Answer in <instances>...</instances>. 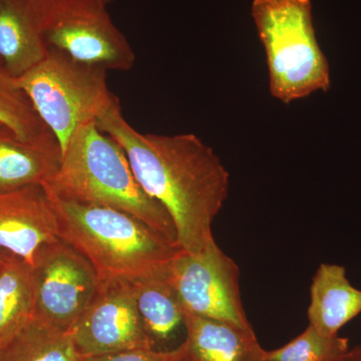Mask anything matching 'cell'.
I'll return each mask as SVG.
<instances>
[{"mask_svg": "<svg viewBox=\"0 0 361 361\" xmlns=\"http://www.w3.org/2000/svg\"><path fill=\"white\" fill-rule=\"evenodd\" d=\"M96 123L122 147L135 179L171 216L179 248L197 254L212 245L213 222L230 188L229 172L214 149L194 134L139 132L120 101Z\"/></svg>", "mask_w": 361, "mask_h": 361, "instance_id": "6da1fadb", "label": "cell"}, {"mask_svg": "<svg viewBox=\"0 0 361 361\" xmlns=\"http://www.w3.org/2000/svg\"><path fill=\"white\" fill-rule=\"evenodd\" d=\"M59 238L92 264L101 281L137 283L169 275L180 249L129 213L47 193Z\"/></svg>", "mask_w": 361, "mask_h": 361, "instance_id": "7a4b0ae2", "label": "cell"}, {"mask_svg": "<svg viewBox=\"0 0 361 361\" xmlns=\"http://www.w3.org/2000/svg\"><path fill=\"white\" fill-rule=\"evenodd\" d=\"M42 186L66 200L129 213L178 245L172 218L135 179L122 147L96 123L75 132L56 174Z\"/></svg>", "mask_w": 361, "mask_h": 361, "instance_id": "3957f363", "label": "cell"}, {"mask_svg": "<svg viewBox=\"0 0 361 361\" xmlns=\"http://www.w3.org/2000/svg\"><path fill=\"white\" fill-rule=\"evenodd\" d=\"M251 16L265 52L271 96L290 104L331 87L311 0H253Z\"/></svg>", "mask_w": 361, "mask_h": 361, "instance_id": "277c9868", "label": "cell"}, {"mask_svg": "<svg viewBox=\"0 0 361 361\" xmlns=\"http://www.w3.org/2000/svg\"><path fill=\"white\" fill-rule=\"evenodd\" d=\"M106 68L49 49L42 61L18 78L61 154L82 126L96 123L118 99L109 89Z\"/></svg>", "mask_w": 361, "mask_h": 361, "instance_id": "5b68a950", "label": "cell"}, {"mask_svg": "<svg viewBox=\"0 0 361 361\" xmlns=\"http://www.w3.org/2000/svg\"><path fill=\"white\" fill-rule=\"evenodd\" d=\"M49 49L106 71H129L135 54L114 23L106 0H26Z\"/></svg>", "mask_w": 361, "mask_h": 361, "instance_id": "8992f818", "label": "cell"}, {"mask_svg": "<svg viewBox=\"0 0 361 361\" xmlns=\"http://www.w3.org/2000/svg\"><path fill=\"white\" fill-rule=\"evenodd\" d=\"M169 280L185 312L253 329L242 301L238 265L217 242L197 254L180 249Z\"/></svg>", "mask_w": 361, "mask_h": 361, "instance_id": "52a82bcc", "label": "cell"}, {"mask_svg": "<svg viewBox=\"0 0 361 361\" xmlns=\"http://www.w3.org/2000/svg\"><path fill=\"white\" fill-rule=\"evenodd\" d=\"M32 270L35 317L71 330L99 291L101 280L97 271L61 239L42 248Z\"/></svg>", "mask_w": 361, "mask_h": 361, "instance_id": "ba28073f", "label": "cell"}, {"mask_svg": "<svg viewBox=\"0 0 361 361\" xmlns=\"http://www.w3.org/2000/svg\"><path fill=\"white\" fill-rule=\"evenodd\" d=\"M71 332L85 357L130 349H156L129 282L101 281L96 297Z\"/></svg>", "mask_w": 361, "mask_h": 361, "instance_id": "9c48e42d", "label": "cell"}, {"mask_svg": "<svg viewBox=\"0 0 361 361\" xmlns=\"http://www.w3.org/2000/svg\"><path fill=\"white\" fill-rule=\"evenodd\" d=\"M59 240L58 218L44 187L0 191V248L32 266L42 248Z\"/></svg>", "mask_w": 361, "mask_h": 361, "instance_id": "30bf717a", "label": "cell"}, {"mask_svg": "<svg viewBox=\"0 0 361 361\" xmlns=\"http://www.w3.org/2000/svg\"><path fill=\"white\" fill-rule=\"evenodd\" d=\"M186 338L180 345L185 361H265L253 329L184 311Z\"/></svg>", "mask_w": 361, "mask_h": 361, "instance_id": "8fae6325", "label": "cell"}, {"mask_svg": "<svg viewBox=\"0 0 361 361\" xmlns=\"http://www.w3.org/2000/svg\"><path fill=\"white\" fill-rule=\"evenodd\" d=\"M360 313L361 290L349 282L345 268L320 265L310 287V326L323 336H338L339 330Z\"/></svg>", "mask_w": 361, "mask_h": 361, "instance_id": "7c38bea8", "label": "cell"}, {"mask_svg": "<svg viewBox=\"0 0 361 361\" xmlns=\"http://www.w3.org/2000/svg\"><path fill=\"white\" fill-rule=\"evenodd\" d=\"M61 160L59 142L30 144L0 123V191L44 185Z\"/></svg>", "mask_w": 361, "mask_h": 361, "instance_id": "4fadbf2b", "label": "cell"}, {"mask_svg": "<svg viewBox=\"0 0 361 361\" xmlns=\"http://www.w3.org/2000/svg\"><path fill=\"white\" fill-rule=\"evenodd\" d=\"M26 0H0V61L20 78L49 54Z\"/></svg>", "mask_w": 361, "mask_h": 361, "instance_id": "5bb4252c", "label": "cell"}, {"mask_svg": "<svg viewBox=\"0 0 361 361\" xmlns=\"http://www.w3.org/2000/svg\"><path fill=\"white\" fill-rule=\"evenodd\" d=\"M32 266L11 255L0 268V349L35 317Z\"/></svg>", "mask_w": 361, "mask_h": 361, "instance_id": "9a60e30c", "label": "cell"}, {"mask_svg": "<svg viewBox=\"0 0 361 361\" xmlns=\"http://www.w3.org/2000/svg\"><path fill=\"white\" fill-rule=\"evenodd\" d=\"M132 285L137 310L156 348L157 344L168 342L184 327L182 304L169 275Z\"/></svg>", "mask_w": 361, "mask_h": 361, "instance_id": "2e32d148", "label": "cell"}, {"mask_svg": "<svg viewBox=\"0 0 361 361\" xmlns=\"http://www.w3.org/2000/svg\"><path fill=\"white\" fill-rule=\"evenodd\" d=\"M71 330L59 329L39 318L0 349V361H82Z\"/></svg>", "mask_w": 361, "mask_h": 361, "instance_id": "e0dca14e", "label": "cell"}, {"mask_svg": "<svg viewBox=\"0 0 361 361\" xmlns=\"http://www.w3.org/2000/svg\"><path fill=\"white\" fill-rule=\"evenodd\" d=\"M0 123L13 130L21 141L30 144L59 142L33 108L18 78L0 61Z\"/></svg>", "mask_w": 361, "mask_h": 361, "instance_id": "ac0fdd59", "label": "cell"}, {"mask_svg": "<svg viewBox=\"0 0 361 361\" xmlns=\"http://www.w3.org/2000/svg\"><path fill=\"white\" fill-rule=\"evenodd\" d=\"M349 341L326 336L308 325L300 336L275 350H265V361H330L346 353Z\"/></svg>", "mask_w": 361, "mask_h": 361, "instance_id": "d6986e66", "label": "cell"}, {"mask_svg": "<svg viewBox=\"0 0 361 361\" xmlns=\"http://www.w3.org/2000/svg\"><path fill=\"white\" fill-rule=\"evenodd\" d=\"M183 357L182 345L172 350L139 348L109 355L87 356L82 361H176Z\"/></svg>", "mask_w": 361, "mask_h": 361, "instance_id": "ffe728a7", "label": "cell"}, {"mask_svg": "<svg viewBox=\"0 0 361 361\" xmlns=\"http://www.w3.org/2000/svg\"><path fill=\"white\" fill-rule=\"evenodd\" d=\"M330 361H361V346L348 349L346 353H342L341 355Z\"/></svg>", "mask_w": 361, "mask_h": 361, "instance_id": "44dd1931", "label": "cell"}, {"mask_svg": "<svg viewBox=\"0 0 361 361\" xmlns=\"http://www.w3.org/2000/svg\"><path fill=\"white\" fill-rule=\"evenodd\" d=\"M9 255H11V253H8V252L0 248V268H1V266L2 264H4V261L6 260L7 257H8Z\"/></svg>", "mask_w": 361, "mask_h": 361, "instance_id": "7402d4cb", "label": "cell"}, {"mask_svg": "<svg viewBox=\"0 0 361 361\" xmlns=\"http://www.w3.org/2000/svg\"><path fill=\"white\" fill-rule=\"evenodd\" d=\"M106 1H108V2H109V4H111V2H113V1H114V0H106Z\"/></svg>", "mask_w": 361, "mask_h": 361, "instance_id": "603a6c76", "label": "cell"}, {"mask_svg": "<svg viewBox=\"0 0 361 361\" xmlns=\"http://www.w3.org/2000/svg\"><path fill=\"white\" fill-rule=\"evenodd\" d=\"M176 361H185V360H183V357H182V358H180V360H176Z\"/></svg>", "mask_w": 361, "mask_h": 361, "instance_id": "cb8c5ba5", "label": "cell"}]
</instances>
